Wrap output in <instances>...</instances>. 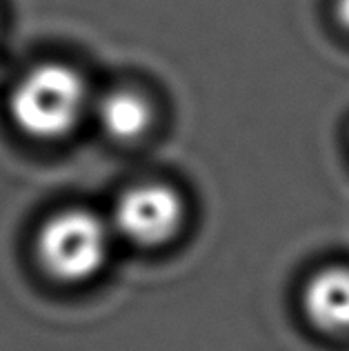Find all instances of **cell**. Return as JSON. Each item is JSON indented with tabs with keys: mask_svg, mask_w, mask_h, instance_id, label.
<instances>
[{
	"mask_svg": "<svg viewBox=\"0 0 349 351\" xmlns=\"http://www.w3.org/2000/svg\"><path fill=\"white\" fill-rule=\"evenodd\" d=\"M89 105V89L65 62H40L25 71L9 94V116L34 141H60L78 127Z\"/></svg>",
	"mask_w": 349,
	"mask_h": 351,
	"instance_id": "6da1fadb",
	"label": "cell"
},
{
	"mask_svg": "<svg viewBox=\"0 0 349 351\" xmlns=\"http://www.w3.org/2000/svg\"><path fill=\"white\" fill-rule=\"evenodd\" d=\"M185 223V200L167 182H139L116 198L112 229L127 243L158 247L169 243Z\"/></svg>",
	"mask_w": 349,
	"mask_h": 351,
	"instance_id": "3957f363",
	"label": "cell"
},
{
	"mask_svg": "<svg viewBox=\"0 0 349 351\" xmlns=\"http://www.w3.org/2000/svg\"><path fill=\"white\" fill-rule=\"evenodd\" d=\"M112 223L96 211L69 207L51 214L36 236V258L53 280L78 285L103 271L112 252Z\"/></svg>",
	"mask_w": 349,
	"mask_h": 351,
	"instance_id": "7a4b0ae2",
	"label": "cell"
},
{
	"mask_svg": "<svg viewBox=\"0 0 349 351\" xmlns=\"http://www.w3.org/2000/svg\"><path fill=\"white\" fill-rule=\"evenodd\" d=\"M305 318L325 334H349V265L320 267L300 291Z\"/></svg>",
	"mask_w": 349,
	"mask_h": 351,
	"instance_id": "277c9868",
	"label": "cell"
},
{
	"mask_svg": "<svg viewBox=\"0 0 349 351\" xmlns=\"http://www.w3.org/2000/svg\"><path fill=\"white\" fill-rule=\"evenodd\" d=\"M98 123L109 138L118 143H134L152 127V103L136 89H112L98 103Z\"/></svg>",
	"mask_w": 349,
	"mask_h": 351,
	"instance_id": "5b68a950",
	"label": "cell"
},
{
	"mask_svg": "<svg viewBox=\"0 0 349 351\" xmlns=\"http://www.w3.org/2000/svg\"><path fill=\"white\" fill-rule=\"evenodd\" d=\"M334 14L338 25L349 32V0H334Z\"/></svg>",
	"mask_w": 349,
	"mask_h": 351,
	"instance_id": "8992f818",
	"label": "cell"
}]
</instances>
